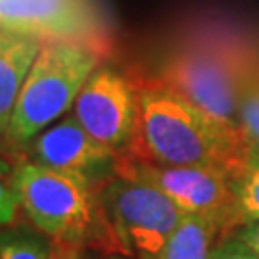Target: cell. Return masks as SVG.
Listing matches in <instances>:
<instances>
[{"instance_id":"6da1fadb","label":"cell","mask_w":259,"mask_h":259,"mask_svg":"<svg viewBox=\"0 0 259 259\" xmlns=\"http://www.w3.org/2000/svg\"><path fill=\"white\" fill-rule=\"evenodd\" d=\"M139 125L121 154L159 165L217 169L236 183L253 163L240 127L213 117L157 81L137 84Z\"/></svg>"},{"instance_id":"7a4b0ae2","label":"cell","mask_w":259,"mask_h":259,"mask_svg":"<svg viewBox=\"0 0 259 259\" xmlns=\"http://www.w3.org/2000/svg\"><path fill=\"white\" fill-rule=\"evenodd\" d=\"M14 181L19 207L38 231L71 248L98 240L108 251L119 253L96 181L33 161L19 165Z\"/></svg>"},{"instance_id":"3957f363","label":"cell","mask_w":259,"mask_h":259,"mask_svg":"<svg viewBox=\"0 0 259 259\" xmlns=\"http://www.w3.org/2000/svg\"><path fill=\"white\" fill-rule=\"evenodd\" d=\"M102 47L73 40L45 42L8 125V140L27 144L75 104L89 77L96 71Z\"/></svg>"},{"instance_id":"277c9868","label":"cell","mask_w":259,"mask_h":259,"mask_svg":"<svg viewBox=\"0 0 259 259\" xmlns=\"http://www.w3.org/2000/svg\"><path fill=\"white\" fill-rule=\"evenodd\" d=\"M100 194L121 255L156 257L185 217L159 188L125 171L113 169Z\"/></svg>"},{"instance_id":"5b68a950","label":"cell","mask_w":259,"mask_h":259,"mask_svg":"<svg viewBox=\"0 0 259 259\" xmlns=\"http://www.w3.org/2000/svg\"><path fill=\"white\" fill-rule=\"evenodd\" d=\"M253 54L229 45H198L165 62L159 81L213 117L238 125V94Z\"/></svg>"},{"instance_id":"8992f818","label":"cell","mask_w":259,"mask_h":259,"mask_svg":"<svg viewBox=\"0 0 259 259\" xmlns=\"http://www.w3.org/2000/svg\"><path fill=\"white\" fill-rule=\"evenodd\" d=\"M117 171L139 177L169 196L185 213L200 215L213 223L221 238L232 231L234 217V183L223 171L207 167L159 165L119 156Z\"/></svg>"},{"instance_id":"52a82bcc","label":"cell","mask_w":259,"mask_h":259,"mask_svg":"<svg viewBox=\"0 0 259 259\" xmlns=\"http://www.w3.org/2000/svg\"><path fill=\"white\" fill-rule=\"evenodd\" d=\"M73 117L106 148L125 154L139 125L137 84L111 69L94 71L75 100Z\"/></svg>"},{"instance_id":"ba28073f","label":"cell","mask_w":259,"mask_h":259,"mask_svg":"<svg viewBox=\"0 0 259 259\" xmlns=\"http://www.w3.org/2000/svg\"><path fill=\"white\" fill-rule=\"evenodd\" d=\"M0 29L42 42L100 47L102 40V18L93 0H0Z\"/></svg>"},{"instance_id":"9c48e42d","label":"cell","mask_w":259,"mask_h":259,"mask_svg":"<svg viewBox=\"0 0 259 259\" xmlns=\"http://www.w3.org/2000/svg\"><path fill=\"white\" fill-rule=\"evenodd\" d=\"M31 161L58 171L77 173L89 179H100L113 171L117 154L93 139L73 113L37 135L31 146Z\"/></svg>"},{"instance_id":"30bf717a","label":"cell","mask_w":259,"mask_h":259,"mask_svg":"<svg viewBox=\"0 0 259 259\" xmlns=\"http://www.w3.org/2000/svg\"><path fill=\"white\" fill-rule=\"evenodd\" d=\"M42 40L0 29V133H6L21 87L42 48Z\"/></svg>"},{"instance_id":"8fae6325","label":"cell","mask_w":259,"mask_h":259,"mask_svg":"<svg viewBox=\"0 0 259 259\" xmlns=\"http://www.w3.org/2000/svg\"><path fill=\"white\" fill-rule=\"evenodd\" d=\"M217 238L221 234L213 223L200 215L185 213L163 250L152 259H211Z\"/></svg>"},{"instance_id":"7c38bea8","label":"cell","mask_w":259,"mask_h":259,"mask_svg":"<svg viewBox=\"0 0 259 259\" xmlns=\"http://www.w3.org/2000/svg\"><path fill=\"white\" fill-rule=\"evenodd\" d=\"M238 125L250 144L253 157L259 159V62H251L238 94Z\"/></svg>"},{"instance_id":"4fadbf2b","label":"cell","mask_w":259,"mask_h":259,"mask_svg":"<svg viewBox=\"0 0 259 259\" xmlns=\"http://www.w3.org/2000/svg\"><path fill=\"white\" fill-rule=\"evenodd\" d=\"M234 198L232 229L259 223V159L234 183Z\"/></svg>"},{"instance_id":"5bb4252c","label":"cell","mask_w":259,"mask_h":259,"mask_svg":"<svg viewBox=\"0 0 259 259\" xmlns=\"http://www.w3.org/2000/svg\"><path fill=\"white\" fill-rule=\"evenodd\" d=\"M0 259H52V248L25 232H2Z\"/></svg>"},{"instance_id":"9a60e30c","label":"cell","mask_w":259,"mask_h":259,"mask_svg":"<svg viewBox=\"0 0 259 259\" xmlns=\"http://www.w3.org/2000/svg\"><path fill=\"white\" fill-rule=\"evenodd\" d=\"M14 173L16 171H12V167L0 157V227L12 223L16 217V209L19 207Z\"/></svg>"},{"instance_id":"2e32d148","label":"cell","mask_w":259,"mask_h":259,"mask_svg":"<svg viewBox=\"0 0 259 259\" xmlns=\"http://www.w3.org/2000/svg\"><path fill=\"white\" fill-rule=\"evenodd\" d=\"M211 259H259V253L251 250L250 246L238 236H232L215 246Z\"/></svg>"},{"instance_id":"e0dca14e","label":"cell","mask_w":259,"mask_h":259,"mask_svg":"<svg viewBox=\"0 0 259 259\" xmlns=\"http://www.w3.org/2000/svg\"><path fill=\"white\" fill-rule=\"evenodd\" d=\"M236 236L246 242L251 250H255L259 253V223H251V225L242 227Z\"/></svg>"},{"instance_id":"ac0fdd59","label":"cell","mask_w":259,"mask_h":259,"mask_svg":"<svg viewBox=\"0 0 259 259\" xmlns=\"http://www.w3.org/2000/svg\"><path fill=\"white\" fill-rule=\"evenodd\" d=\"M52 259H79L77 248L65 246V244H58L56 248H52Z\"/></svg>"},{"instance_id":"d6986e66","label":"cell","mask_w":259,"mask_h":259,"mask_svg":"<svg viewBox=\"0 0 259 259\" xmlns=\"http://www.w3.org/2000/svg\"><path fill=\"white\" fill-rule=\"evenodd\" d=\"M110 259H125V257H123V255H121V253H117V255H115V253H113V255H110Z\"/></svg>"}]
</instances>
